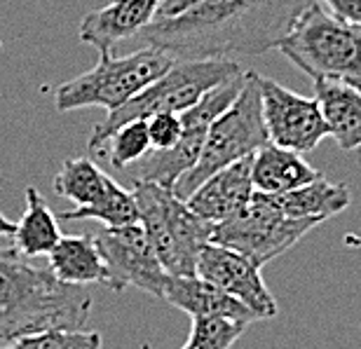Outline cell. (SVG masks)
<instances>
[{"mask_svg":"<svg viewBox=\"0 0 361 349\" xmlns=\"http://www.w3.org/2000/svg\"><path fill=\"white\" fill-rule=\"evenodd\" d=\"M310 0H204L136 35L176 61H233L277 49Z\"/></svg>","mask_w":361,"mask_h":349,"instance_id":"cell-1","label":"cell"},{"mask_svg":"<svg viewBox=\"0 0 361 349\" xmlns=\"http://www.w3.org/2000/svg\"><path fill=\"white\" fill-rule=\"evenodd\" d=\"M92 298L31 260L0 246V345L47 331H82Z\"/></svg>","mask_w":361,"mask_h":349,"instance_id":"cell-2","label":"cell"},{"mask_svg":"<svg viewBox=\"0 0 361 349\" xmlns=\"http://www.w3.org/2000/svg\"><path fill=\"white\" fill-rule=\"evenodd\" d=\"M240 73H244L242 66L233 61H174L164 75L143 87L118 111L108 113L104 122L94 125L87 139V150L99 157L104 143L115 129L136 120L146 122L164 113L180 115L197 104L209 90L237 78Z\"/></svg>","mask_w":361,"mask_h":349,"instance_id":"cell-3","label":"cell"},{"mask_svg":"<svg viewBox=\"0 0 361 349\" xmlns=\"http://www.w3.org/2000/svg\"><path fill=\"white\" fill-rule=\"evenodd\" d=\"M277 49L310 80L334 78L361 87V26L336 19L317 0L298 12Z\"/></svg>","mask_w":361,"mask_h":349,"instance_id":"cell-4","label":"cell"},{"mask_svg":"<svg viewBox=\"0 0 361 349\" xmlns=\"http://www.w3.org/2000/svg\"><path fill=\"white\" fill-rule=\"evenodd\" d=\"M139 225L169 277H195L197 256L212 242L214 225L200 221L183 200L155 183H134L132 188Z\"/></svg>","mask_w":361,"mask_h":349,"instance_id":"cell-5","label":"cell"},{"mask_svg":"<svg viewBox=\"0 0 361 349\" xmlns=\"http://www.w3.org/2000/svg\"><path fill=\"white\" fill-rule=\"evenodd\" d=\"M258 73H244L242 90L237 99L212 122L207 132L204 145L197 157V162L185 176L176 180L171 192L178 200H188L197 190V185L212 173L226 169V166L240 162L244 157H251L256 150H261L268 141V132L263 125L261 113V90H258Z\"/></svg>","mask_w":361,"mask_h":349,"instance_id":"cell-6","label":"cell"},{"mask_svg":"<svg viewBox=\"0 0 361 349\" xmlns=\"http://www.w3.org/2000/svg\"><path fill=\"white\" fill-rule=\"evenodd\" d=\"M176 59L155 47H143L127 56L101 54L92 71L66 80L54 90V108L59 113L99 106L108 113L134 99L143 87L169 71Z\"/></svg>","mask_w":361,"mask_h":349,"instance_id":"cell-7","label":"cell"},{"mask_svg":"<svg viewBox=\"0 0 361 349\" xmlns=\"http://www.w3.org/2000/svg\"><path fill=\"white\" fill-rule=\"evenodd\" d=\"M319 225L322 221L314 218H288L281 214L272 195L254 192V197L240 214L216 225L212 244L242 253L256 267H263L270 260L284 256Z\"/></svg>","mask_w":361,"mask_h":349,"instance_id":"cell-8","label":"cell"},{"mask_svg":"<svg viewBox=\"0 0 361 349\" xmlns=\"http://www.w3.org/2000/svg\"><path fill=\"white\" fill-rule=\"evenodd\" d=\"M247 73V71H244ZM244 73L237 78L228 80L214 90H209L197 104L190 106L188 111L178 115L180 118V139L171 150H153L141 159L139 164L129 166L127 171H132V183H155L160 188L176 185L180 176H185L197 162L202 145H204L207 132L212 127V122L219 118L223 111H228V106L237 99V94L242 90Z\"/></svg>","mask_w":361,"mask_h":349,"instance_id":"cell-9","label":"cell"},{"mask_svg":"<svg viewBox=\"0 0 361 349\" xmlns=\"http://www.w3.org/2000/svg\"><path fill=\"white\" fill-rule=\"evenodd\" d=\"M258 90L263 125L272 145L302 155L329 136L314 99L300 97L270 78H258Z\"/></svg>","mask_w":361,"mask_h":349,"instance_id":"cell-10","label":"cell"},{"mask_svg":"<svg viewBox=\"0 0 361 349\" xmlns=\"http://www.w3.org/2000/svg\"><path fill=\"white\" fill-rule=\"evenodd\" d=\"M94 244L111 277V290L134 286L160 298L169 274L162 270L139 223L125 228H104L99 235H94Z\"/></svg>","mask_w":361,"mask_h":349,"instance_id":"cell-11","label":"cell"},{"mask_svg":"<svg viewBox=\"0 0 361 349\" xmlns=\"http://www.w3.org/2000/svg\"><path fill=\"white\" fill-rule=\"evenodd\" d=\"M195 277L209 281L226 295L240 300L256 317V322L277 317V300L261 277V267H256L242 253L209 242L197 256Z\"/></svg>","mask_w":361,"mask_h":349,"instance_id":"cell-12","label":"cell"},{"mask_svg":"<svg viewBox=\"0 0 361 349\" xmlns=\"http://www.w3.org/2000/svg\"><path fill=\"white\" fill-rule=\"evenodd\" d=\"M160 3L162 0H111L85 14L78 38L99 54H113L122 40L136 38L148 24H153Z\"/></svg>","mask_w":361,"mask_h":349,"instance_id":"cell-13","label":"cell"},{"mask_svg":"<svg viewBox=\"0 0 361 349\" xmlns=\"http://www.w3.org/2000/svg\"><path fill=\"white\" fill-rule=\"evenodd\" d=\"M251 157H244L202 180L197 190L185 200V207L214 228L240 214L256 192L251 183Z\"/></svg>","mask_w":361,"mask_h":349,"instance_id":"cell-14","label":"cell"},{"mask_svg":"<svg viewBox=\"0 0 361 349\" xmlns=\"http://www.w3.org/2000/svg\"><path fill=\"white\" fill-rule=\"evenodd\" d=\"M317 106L329 136L343 150L361 145V87L334 78H314Z\"/></svg>","mask_w":361,"mask_h":349,"instance_id":"cell-15","label":"cell"},{"mask_svg":"<svg viewBox=\"0 0 361 349\" xmlns=\"http://www.w3.org/2000/svg\"><path fill=\"white\" fill-rule=\"evenodd\" d=\"M160 300L174 305L176 310L185 312L190 319L219 317L247 326L251 322H256V317L240 300L226 295L223 290H219L200 277H167L164 279Z\"/></svg>","mask_w":361,"mask_h":349,"instance_id":"cell-16","label":"cell"},{"mask_svg":"<svg viewBox=\"0 0 361 349\" xmlns=\"http://www.w3.org/2000/svg\"><path fill=\"white\" fill-rule=\"evenodd\" d=\"M322 176L324 173L305 162L302 155L272 143H265L251 157V183H254V190L261 195L277 197V195H286Z\"/></svg>","mask_w":361,"mask_h":349,"instance_id":"cell-17","label":"cell"},{"mask_svg":"<svg viewBox=\"0 0 361 349\" xmlns=\"http://www.w3.org/2000/svg\"><path fill=\"white\" fill-rule=\"evenodd\" d=\"M49 267L56 281L68 286H90L101 283L111 288V277L94 244V235H66L49 251Z\"/></svg>","mask_w":361,"mask_h":349,"instance_id":"cell-18","label":"cell"},{"mask_svg":"<svg viewBox=\"0 0 361 349\" xmlns=\"http://www.w3.org/2000/svg\"><path fill=\"white\" fill-rule=\"evenodd\" d=\"M24 197H26V207L21 218L14 223L12 249L28 260L49 256V251L63 237L59 228V218L52 214V209H49L45 197L38 192V188L28 185Z\"/></svg>","mask_w":361,"mask_h":349,"instance_id":"cell-19","label":"cell"},{"mask_svg":"<svg viewBox=\"0 0 361 349\" xmlns=\"http://www.w3.org/2000/svg\"><path fill=\"white\" fill-rule=\"evenodd\" d=\"M274 202L288 218H314L326 223L352 204V192L345 183H331L322 176L286 195H277Z\"/></svg>","mask_w":361,"mask_h":349,"instance_id":"cell-20","label":"cell"},{"mask_svg":"<svg viewBox=\"0 0 361 349\" xmlns=\"http://www.w3.org/2000/svg\"><path fill=\"white\" fill-rule=\"evenodd\" d=\"M56 218L59 221H97L104 228H125V225L139 223V209H136L134 192L122 188L113 176H108L104 192L94 204L63 211Z\"/></svg>","mask_w":361,"mask_h":349,"instance_id":"cell-21","label":"cell"},{"mask_svg":"<svg viewBox=\"0 0 361 349\" xmlns=\"http://www.w3.org/2000/svg\"><path fill=\"white\" fill-rule=\"evenodd\" d=\"M108 173L90 157H73L61 164L52 185L59 197L73 202L75 209L94 204L106 188Z\"/></svg>","mask_w":361,"mask_h":349,"instance_id":"cell-22","label":"cell"},{"mask_svg":"<svg viewBox=\"0 0 361 349\" xmlns=\"http://www.w3.org/2000/svg\"><path fill=\"white\" fill-rule=\"evenodd\" d=\"M148 152H153L148 139V127L143 120H136L115 129L104 143L99 157H106L108 164L115 166L118 171H127L129 166L139 164Z\"/></svg>","mask_w":361,"mask_h":349,"instance_id":"cell-23","label":"cell"},{"mask_svg":"<svg viewBox=\"0 0 361 349\" xmlns=\"http://www.w3.org/2000/svg\"><path fill=\"white\" fill-rule=\"evenodd\" d=\"M244 331H247V324L219 317H200L192 319L190 336L180 349H230L242 338Z\"/></svg>","mask_w":361,"mask_h":349,"instance_id":"cell-24","label":"cell"},{"mask_svg":"<svg viewBox=\"0 0 361 349\" xmlns=\"http://www.w3.org/2000/svg\"><path fill=\"white\" fill-rule=\"evenodd\" d=\"M0 349H101L97 331H47L0 345Z\"/></svg>","mask_w":361,"mask_h":349,"instance_id":"cell-25","label":"cell"},{"mask_svg":"<svg viewBox=\"0 0 361 349\" xmlns=\"http://www.w3.org/2000/svg\"><path fill=\"white\" fill-rule=\"evenodd\" d=\"M146 127L153 150H171L180 139V118L174 113L155 115L146 120Z\"/></svg>","mask_w":361,"mask_h":349,"instance_id":"cell-26","label":"cell"},{"mask_svg":"<svg viewBox=\"0 0 361 349\" xmlns=\"http://www.w3.org/2000/svg\"><path fill=\"white\" fill-rule=\"evenodd\" d=\"M322 3L329 5V14H334L336 19L361 26V0H322Z\"/></svg>","mask_w":361,"mask_h":349,"instance_id":"cell-27","label":"cell"},{"mask_svg":"<svg viewBox=\"0 0 361 349\" xmlns=\"http://www.w3.org/2000/svg\"><path fill=\"white\" fill-rule=\"evenodd\" d=\"M204 0H162L160 7H157V17L155 19H174L180 14L190 12L192 7H197Z\"/></svg>","mask_w":361,"mask_h":349,"instance_id":"cell-28","label":"cell"},{"mask_svg":"<svg viewBox=\"0 0 361 349\" xmlns=\"http://www.w3.org/2000/svg\"><path fill=\"white\" fill-rule=\"evenodd\" d=\"M12 232H14V223L0 211V237H12Z\"/></svg>","mask_w":361,"mask_h":349,"instance_id":"cell-29","label":"cell"},{"mask_svg":"<svg viewBox=\"0 0 361 349\" xmlns=\"http://www.w3.org/2000/svg\"><path fill=\"white\" fill-rule=\"evenodd\" d=\"M143 349H148V345H143Z\"/></svg>","mask_w":361,"mask_h":349,"instance_id":"cell-30","label":"cell"},{"mask_svg":"<svg viewBox=\"0 0 361 349\" xmlns=\"http://www.w3.org/2000/svg\"><path fill=\"white\" fill-rule=\"evenodd\" d=\"M0 49H3V42H0Z\"/></svg>","mask_w":361,"mask_h":349,"instance_id":"cell-31","label":"cell"},{"mask_svg":"<svg viewBox=\"0 0 361 349\" xmlns=\"http://www.w3.org/2000/svg\"><path fill=\"white\" fill-rule=\"evenodd\" d=\"M359 150H361V145H359Z\"/></svg>","mask_w":361,"mask_h":349,"instance_id":"cell-32","label":"cell"}]
</instances>
